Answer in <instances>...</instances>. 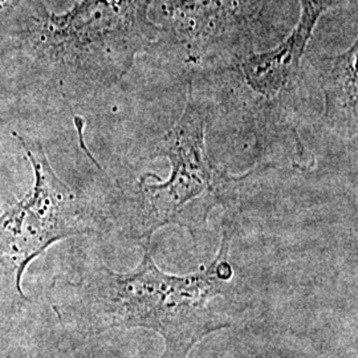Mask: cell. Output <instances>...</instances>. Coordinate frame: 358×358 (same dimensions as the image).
Returning <instances> with one entry per match:
<instances>
[{
    "instance_id": "6da1fadb",
    "label": "cell",
    "mask_w": 358,
    "mask_h": 358,
    "mask_svg": "<svg viewBox=\"0 0 358 358\" xmlns=\"http://www.w3.org/2000/svg\"><path fill=\"white\" fill-rule=\"evenodd\" d=\"M235 231V217L229 213L217 256L196 272L176 276L161 271L146 245L140 264L130 272L100 266L76 282H55L52 308L62 324L76 332L143 328L164 338L161 358H187L202 338L231 328L244 310L230 262Z\"/></svg>"
},
{
    "instance_id": "7a4b0ae2",
    "label": "cell",
    "mask_w": 358,
    "mask_h": 358,
    "mask_svg": "<svg viewBox=\"0 0 358 358\" xmlns=\"http://www.w3.org/2000/svg\"><path fill=\"white\" fill-rule=\"evenodd\" d=\"M154 1L80 0L62 13L41 1L15 50L64 96L110 88L164 38L150 17Z\"/></svg>"
},
{
    "instance_id": "3957f363",
    "label": "cell",
    "mask_w": 358,
    "mask_h": 358,
    "mask_svg": "<svg viewBox=\"0 0 358 358\" xmlns=\"http://www.w3.org/2000/svg\"><path fill=\"white\" fill-rule=\"evenodd\" d=\"M155 155L167 158L170 174L166 180H159L146 173L137 182L130 236L149 245L159 229L179 226L198 241L211 211L235 203L245 177L231 176L210 157L205 109L194 100L192 85L183 113L158 141Z\"/></svg>"
},
{
    "instance_id": "277c9868",
    "label": "cell",
    "mask_w": 358,
    "mask_h": 358,
    "mask_svg": "<svg viewBox=\"0 0 358 358\" xmlns=\"http://www.w3.org/2000/svg\"><path fill=\"white\" fill-rule=\"evenodd\" d=\"M34 169L31 192L0 214V299L28 303L23 288L27 267L52 244L94 231L90 206L51 166L38 141L15 133Z\"/></svg>"
},
{
    "instance_id": "5b68a950",
    "label": "cell",
    "mask_w": 358,
    "mask_h": 358,
    "mask_svg": "<svg viewBox=\"0 0 358 358\" xmlns=\"http://www.w3.org/2000/svg\"><path fill=\"white\" fill-rule=\"evenodd\" d=\"M296 0H165L164 38L192 64L239 65L292 24ZM159 43V44H161Z\"/></svg>"
},
{
    "instance_id": "8992f818",
    "label": "cell",
    "mask_w": 358,
    "mask_h": 358,
    "mask_svg": "<svg viewBox=\"0 0 358 358\" xmlns=\"http://www.w3.org/2000/svg\"><path fill=\"white\" fill-rule=\"evenodd\" d=\"M356 0H299L300 15L288 36L266 51L256 52L238 65L247 85L264 99H275L294 80L308 44L324 13Z\"/></svg>"
},
{
    "instance_id": "52a82bcc",
    "label": "cell",
    "mask_w": 358,
    "mask_h": 358,
    "mask_svg": "<svg viewBox=\"0 0 358 358\" xmlns=\"http://www.w3.org/2000/svg\"><path fill=\"white\" fill-rule=\"evenodd\" d=\"M357 52L356 41L345 52L312 60L324 96L325 124L353 142H357Z\"/></svg>"
},
{
    "instance_id": "ba28073f",
    "label": "cell",
    "mask_w": 358,
    "mask_h": 358,
    "mask_svg": "<svg viewBox=\"0 0 358 358\" xmlns=\"http://www.w3.org/2000/svg\"><path fill=\"white\" fill-rule=\"evenodd\" d=\"M43 0H0V52L13 51Z\"/></svg>"
}]
</instances>
